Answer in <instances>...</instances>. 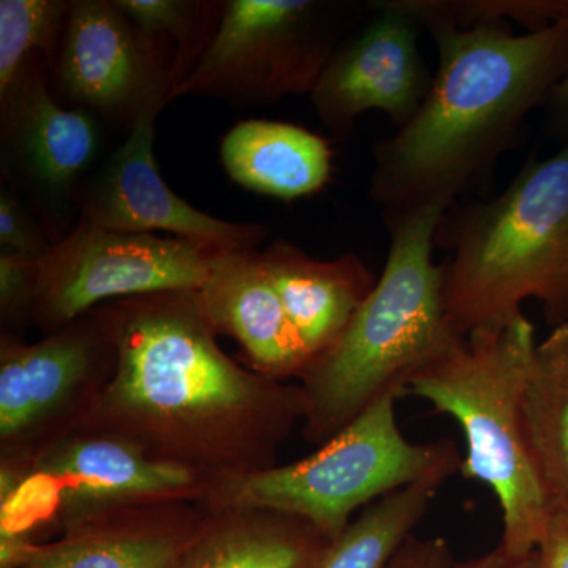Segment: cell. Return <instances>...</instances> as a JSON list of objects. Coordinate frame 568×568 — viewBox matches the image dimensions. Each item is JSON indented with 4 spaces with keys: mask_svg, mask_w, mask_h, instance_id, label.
I'll return each mask as SVG.
<instances>
[{
    "mask_svg": "<svg viewBox=\"0 0 568 568\" xmlns=\"http://www.w3.org/2000/svg\"><path fill=\"white\" fill-rule=\"evenodd\" d=\"M21 487L0 504V530L55 528L93 508L156 500H204L211 480L152 458L121 437L74 426L21 463L0 462Z\"/></svg>",
    "mask_w": 568,
    "mask_h": 568,
    "instance_id": "cell-8",
    "label": "cell"
},
{
    "mask_svg": "<svg viewBox=\"0 0 568 568\" xmlns=\"http://www.w3.org/2000/svg\"><path fill=\"white\" fill-rule=\"evenodd\" d=\"M439 65L417 114L373 148L369 197L384 222L448 211L491 178L526 119L568 77V20L521 36L510 24L425 28Z\"/></svg>",
    "mask_w": 568,
    "mask_h": 568,
    "instance_id": "cell-2",
    "label": "cell"
},
{
    "mask_svg": "<svg viewBox=\"0 0 568 568\" xmlns=\"http://www.w3.org/2000/svg\"><path fill=\"white\" fill-rule=\"evenodd\" d=\"M317 568V567H316Z\"/></svg>",
    "mask_w": 568,
    "mask_h": 568,
    "instance_id": "cell-32",
    "label": "cell"
},
{
    "mask_svg": "<svg viewBox=\"0 0 568 568\" xmlns=\"http://www.w3.org/2000/svg\"><path fill=\"white\" fill-rule=\"evenodd\" d=\"M536 346L532 323L519 315L474 332L406 388L462 428L467 454L459 474L495 493L503 518L499 547L517 556L536 551L551 515L523 425Z\"/></svg>",
    "mask_w": 568,
    "mask_h": 568,
    "instance_id": "cell-5",
    "label": "cell"
},
{
    "mask_svg": "<svg viewBox=\"0 0 568 568\" xmlns=\"http://www.w3.org/2000/svg\"><path fill=\"white\" fill-rule=\"evenodd\" d=\"M398 395L388 394L320 450L291 465L212 481L203 503L256 508L304 519L334 541L358 508L420 481L448 480L463 458L452 440L410 443L396 422Z\"/></svg>",
    "mask_w": 568,
    "mask_h": 568,
    "instance_id": "cell-6",
    "label": "cell"
},
{
    "mask_svg": "<svg viewBox=\"0 0 568 568\" xmlns=\"http://www.w3.org/2000/svg\"><path fill=\"white\" fill-rule=\"evenodd\" d=\"M261 256L312 361L335 345L377 282L354 253L323 261L275 241Z\"/></svg>",
    "mask_w": 568,
    "mask_h": 568,
    "instance_id": "cell-17",
    "label": "cell"
},
{
    "mask_svg": "<svg viewBox=\"0 0 568 568\" xmlns=\"http://www.w3.org/2000/svg\"><path fill=\"white\" fill-rule=\"evenodd\" d=\"M115 347L111 379L80 425L215 481L278 465L305 417L301 386L239 365L216 343L194 291L97 306Z\"/></svg>",
    "mask_w": 568,
    "mask_h": 568,
    "instance_id": "cell-1",
    "label": "cell"
},
{
    "mask_svg": "<svg viewBox=\"0 0 568 568\" xmlns=\"http://www.w3.org/2000/svg\"><path fill=\"white\" fill-rule=\"evenodd\" d=\"M209 515L203 500L93 508L65 519L24 568H178Z\"/></svg>",
    "mask_w": 568,
    "mask_h": 568,
    "instance_id": "cell-15",
    "label": "cell"
},
{
    "mask_svg": "<svg viewBox=\"0 0 568 568\" xmlns=\"http://www.w3.org/2000/svg\"><path fill=\"white\" fill-rule=\"evenodd\" d=\"M114 366V343L97 310L32 345L2 334L0 462H26L80 425Z\"/></svg>",
    "mask_w": 568,
    "mask_h": 568,
    "instance_id": "cell-10",
    "label": "cell"
},
{
    "mask_svg": "<svg viewBox=\"0 0 568 568\" xmlns=\"http://www.w3.org/2000/svg\"><path fill=\"white\" fill-rule=\"evenodd\" d=\"M39 544L31 534L0 530V568H24Z\"/></svg>",
    "mask_w": 568,
    "mask_h": 568,
    "instance_id": "cell-29",
    "label": "cell"
},
{
    "mask_svg": "<svg viewBox=\"0 0 568 568\" xmlns=\"http://www.w3.org/2000/svg\"><path fill=\"white\" fill-rule=\"evenodd\" d=\"M447 211L426 207L387 220L390 246L383 274L334 346L301 377L304 437L324 446L388 394L462 345L448 325L443 265L433 263Z\"/></svg>",
    "mask_w": 568,
    "mask_h": 568,
    "instance_id": "cell-3",
    "label": "cell"
},
{
    "mask_svg": "<svg viewBox=\"0 0 568 568\" xmlns=\"http://www.w3.org/2000/svg\"><path fill=\"white\" fill-rule=\"evenodd\" d=\"M52 241L28 204L9 186L0 189V253L40 261Z\"/></svg>",
    "mask_w": 568,
    "mask_h": 568,
    "instance_id": "cell-25",
    "label": "cell"
},
{
    "mask_svg": "<svg viewBox=\"0 0 568 568\" xmlns=\"http://www.w3.org/2000/svg\"><path fill=\"white\" fill-rule=\"evenodd\" d=\"M216 246L78 220L39 261L32 325L61 331L97 306L133 295L197 291Z\"/></svg>",
    "mask_w": 568,
    "mask_h": 568,
    "instance_id": "cell-9",
    "label": "cell"
},
{
    "mask_svg": "<svg viewBox=\"0 0 568 568\" xmlns=\"http://www.w3.org/2000/svg\"><path fill=\"white\" fill-rule=\"evenodd\" d=\"M454 555L444 538L410 537L388 568H450Z\"/></svg>",
    "mask_w": 568,
    "mask_h": 568,
    "instance_id": "cell-27",
    "label": "cell"
},
{
    "mask_svg": "<svg viewBox=\"0 0 568 568\" xmlns=\"http://www.w3.org/2000/svg\"><path fill=\"white\" fill-rule=\"evenodd\" d=\"M446 480L433 478L381 497L332 541L317 568H388Z\"/></svg>",
    "mask_w": 568,
    "mask_h": 568,
    "instance_id": "cell-21",
    "label": "cell"
},
{
    "mask_svg": "<svg viewBox=\"0 0 568 568\" xmlns=\"http://www.w3.org/2000/svg\"><path fill=\"white\" fill-rule=\"evenodd\" d=\"M450 568H538L537 552L528 556L511 555L503 547L497 548L480 558L454 564Z\"/></svg>",
    "mask_w": 568,
    "mask_h": 568,
    "instance_id": "cell-31",
    "label": "cell"
},
{
    "mask_svg": "<svg viewBox=\"0 0 568 568\" xmlns=\"http://www.w3.org/2000/svg\"><path fill=\"white\" fill-rule=\"evenodd\" d=\"M422 28L514 24L537 32L568 20V0H395Z\"/></svg>",
    "mask_w": 568,
    "mask_h": 568,
    "instance_id": "cell-24",
    "label": "cell"
},
{
    "mask_svg": "<svg viewBox=\"0 0 568 568\" xmlns=\"http://www.w3.org/2000/svg\"><path fill=\"white\" fill-rule=\"evenodd\" d=\"M331 544L310 523L291 515L211 508L178 568H316Z\"/></svg>",
    "mask_w": 568,
    "mask_h": 568,
    "instance_id": "cell-19",
    "label": "cell"
},
{
    "mask_svg": "<svg viewBox=\"0 0 568 568\" xmlns=\"http://www.w3.org/2000/svg\"><path fill=\"white\" fill-rule=\"evenodd\" d=\"M130 21L151 40L164 41L170 37L178 43L173 62L174 91L189 78L216 26L220 2L193 0H114ZM174 97V92H173Z\"/></svg>",
    "mask_w": 568,
    "mask_h": 568,
    "instance_id": "cell-22",
    "label": "cell"
},
{
    "mask_svg": "<svg viewBox=\"0 0 568 568\" xmlns=\"http://www.w3.org/2000/svg\"><path fill=\"white\" fill-rule=\"evenodd\" d=\"M220 159L237 185L295 201L320 193L331 182L334 152L325 138L294 123L246 121L224 134Z\"/></svg>",
    "mask_w": 568,
    "mask_h": 568,
    "instance_id": "cell-18",
    "label": "cell"
},
{
    "mask_svg": "<svg viewBox=\"0 0 568 568\" xmlns=\"http://www.w3.org/2000/svg\"><path fill=\"white\" fill-rule=\"evenodd\" d=\"M436 244L448 325L462 338L500 327L536 298L552 327L568 323V141L555 155L530 159L489 200L444 215Z\"/></svg>",
    "mask_w": 568,
    "mask_h": 568,
    "instance_id": "cell-4",
    "label": "cell"
},
{
    "mask_svg": "<svg viewBox=\"0 0 568 568\" xmlns=\"http://www.w3.org/2000/svg\"><path fill=\"white\" fill-rule=\"evenodd\" d=\"M50 70L67 103L129 129L145 108L174 99L173 63L160 41L145 37L114 0H71Z\"/></svg>",
    "mask_w": 568,
    "mask_h": 568,
    "instance_id": "cell-12",
    "label": "cell"
},
{
    "mask_svg": "<svg viewBox=\"0 0 568 568\" xmlns=\"http://www.w3.org/2000/svg\"><path fill=\"white\" fill-rule=\"evenodd\" d=\"M536 552L538 568H568V514L551 511Z\"/></svg>",
    "mask_w": 568,
    "mask_h": 568,
    "instance_id": "cell-28",
    "label": "cell"
},
{
    "mask_svg": "<svg viewBox=\"0 0 568 568\" xmlns=\"http://www.w3.org/2000/svg\"><path fill=\"white\" fill-rule=\"evenodd\" d=\"M547 123L549 133L568 141V77L552 89L547 103Z\"/></svg>",
    "mask_w": 568,
    "mask_h": 568,
    "instance_id": "cell-30",
    "label": "cell"
},
{
    "mask_svg": "<svg viewBox=\"0 0 568 568\" xmlns=\"http://www.w3.org/2000/svg\"><path fill=\"white\" fill-rule=\"evenodd\" d=\"M369 3V18L342 41L310 93L317 119L335 140H346L355 122L381 111L405 126L432 89L418 48V24L395 0Z\"/></svg>",
    "mask_w": 568,
    "mask_h": 568,
    "instance_id": "cell-13",
    "label": "cell"
},
{
    "mask_svg": "<svg viewBox=\"0 0 568 568\" xmlns=\"http://www.w3.org/2000/svg\"><path fill=\"white\" fill-rule=\"evenodd\" d=\"M201 315L216 335L239 343L250 368L274 379H301L310 358L282 298L252 246H216L203 286L194 291Z\"/></svg>",
    "mask_w": 568,
    "mask_h": 568,
    "instance_id": "cell-16",
    "label": "cell"
},
{
    "mask_svg": "<svg viewBox=\"0 0 568 568\" xmlns=\"http://www.w3.org/2000/svg\"><path fill=\"white\" fill-rule=\"evenodd\" d=\"M366 13L369 3L351 0H227L174 99L207 97L246 108L310 95Z\"/></svg>",
    "mask_w": 568,
    "mask_h": 568,
    "instance_id": "cell-7",
    "label": "cell"
},
{
    "mask_svg": "<svg viewBox=\"0 0 568 568\" xmlns=\"http://www.w3.org/2000/svg\"><path fill=\"white\" fill-rule=\"evenodd\" d=\"M523 425L549 511L568 514V323L537 343Z\"/></svg>",
    "mask_w": 568,
    "mask_h": 568,
    "instance_id": "cell-20",
    "label": "cell"
},
{
    "mask_svg": "<svg viewBox=\"0 0 568 568\" xmlns=\"http://www.w3.org/2000/svg\"><path fill=\"white\" fill-rule=\"evenodd\" d=\"M166 103H153L134 119L125 141L82 185L80 220L108 230L174 234L211 246L257 248L271 234L264 224L215 219L168 186L153 159L155 122Z\"/></svg>",
    "mask_w": 568,
    "mask_h": 568,
    "instance_id": "cell-14",
    "label": "cell"
},
{
    "mask_svg": "<svg viewBox=\"0 0 568 568\" xmlns=\"http://www.w3.org/2000/svg\"><path fill=\"white\" fill-rule=\"evenodd\" d=\"M39 261L17 254L0 253V317L3 327L20 328L32 324Z\"/></svg>",
    "mask_w": 568,
    "mask_h": 568,
    "instance_id": "cell-26",
    "label": "cell"
},
{
    "mask_svg": "<svg viewBox=\"0 0 568 568\" xmlns=\"http://www.w3.org/2000/svg\"><path fill=\"white\" fill-rule=\"evenodd\" d=\"M47 71L44 59L33 55L0 92V162L3 185L55 244L73 227L82 185L102 151V129L91 112L58 103Z\"/></svg>",
    "mask_w": 568,
    "mask_h": 568,
    "instance_id": "cell-11",
    "label": "cell"
},
{
    "mask_svg": "<svg viewBox=\"0 0 568 568\" xmlns=\"http://www.w3.org/2000/svg\"><path fill=\"white\" fill-rule=\"evenodd\" d=\"M69 6L65 0L0 2V92L33 55H41L51 69L61 47Z\"/></svg>",
    "mask_w": 568,
    "mask_h": 568,
    "instance_id": "cell-23",
    "label": "cell"
}]
</instances>
